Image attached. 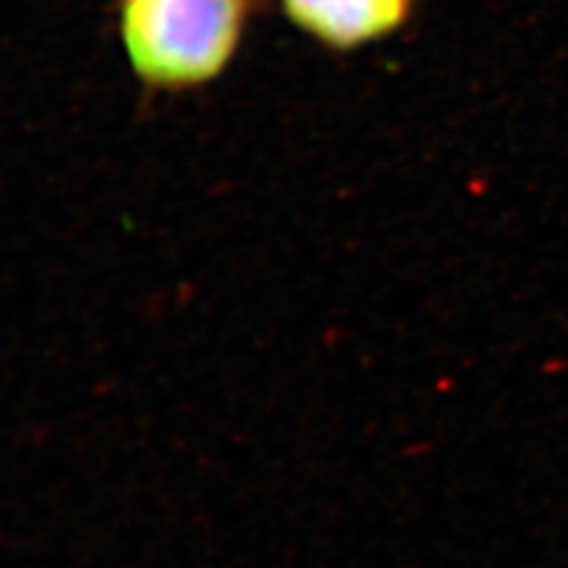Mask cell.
<instances>
[{
    "label": "cell",
    "mask_w": 568,
    "mask_h": 568,
    "mask_svg": "<svg viewBox=\"0 0 568 568\" xmlns=\"http://www.w3.org/2000/svg\"><path fill=\"white\" fill-rule=\"evenodd\" d=\"M248 0H126L121 43L152 85L187 88L219 77L237 52Z\"/></svg>",
    "instance_id": "cell-1"
},
{
    "label": "cell",
    "mask_w": 568,
    "mask_h": 568,
    "mask_svg": "<svg viewBox=\"0 0 568 568\" xmlns=\"http://www.w3.org/2000/svg\"><path fill=\"white\" fill-rule=\"evenodd\" d=\"M282 8L313 39L353 48L394 31L410 10V0H282Z\"/></svg>",
    "instance_id": "cell-2"
}]
</instances>
